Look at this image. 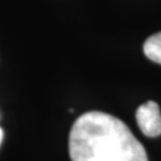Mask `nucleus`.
Returning a JSON list of instances; mask_svg holds the SVG:
<instances>
[{
    "label": "nucleus",
    "mask_w": 161,
    "mask_h": 161,
    "mask_svg": "<svg viewBox=\"0 0 161 161\" xmlns=\"http://www.w3.org/2000/svg\"><path fill=\"white\" fill-rule=\"evenodd\" d=\"M68 149L71 161H149L128 125L99 111L87 112L75 121Z\"/></svg>",
    "instance_id": "1"
},
{
    "label": "nucleus",
    "mask_w": 161,
    "mask_h": 161,
    "mask_svg": "<svg viewBox=\"0 0 161 161\" xmlns=\"http://www.w3.org/2000/svg\"><path fill=\"white\" fill-rule=\"evenodd\" d=\"M136 122L140 131L147 137L161 135V113L159 106L155 102L149 101L138 107Z\"/></svg>",
    "instance_id": "2"
},
{
    "label": "nucleus",
    "mask_w": 161,
    "mask_h": 161,
    "mask_svg": "<svg viewBox=\"0 0 161 161\" xmlns=\"http://www.w3.org/2000/svg\"><path fill=\"white\" fill-rule=\"evenodd\" d=\"M143 53L151 61L161 64V31L147 38L143 44Z\"/></svg>",
    "instance_id": "3"
},
{
    "label": "nucleus",
    "mask_w": 161,
    "mask_h": 161,
    "mask_svg": "<svg viewBox=\"0 0 161 161\" xmlns=\"http://www.w3.org/2000/svg\"><path fill=\"white\" fill-rule=\"evenodd\" d=\"M2 138H3V131H2V129L0 128V143H1V141H2Z\"/></svg>",
    "instance_id": "4"
}]
</instances>
